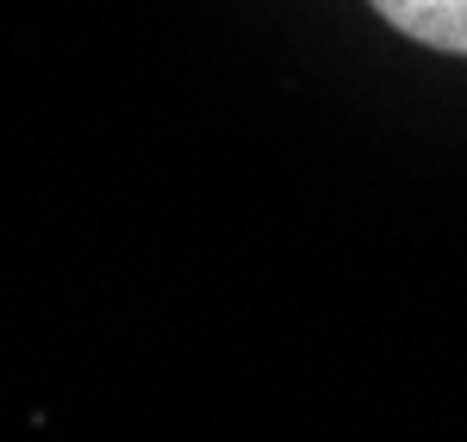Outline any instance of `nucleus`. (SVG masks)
I'll use <instances>...</instances> for the list:
<instances>
[{"label": "nucleus", "mask_w": 467, "mask_h": 442, "mask_svg": "<svg viewBox=\"0 0 467 442\" xmlns=\"http://www.w3.org/2000/svg\"><path fill=\"white\" fill-rule=\"evenodd\" d=\"M393 32L418 37L431 50L467 57V0H368Z\"/></svg>", "instance_id": "1"}]
</instances>
